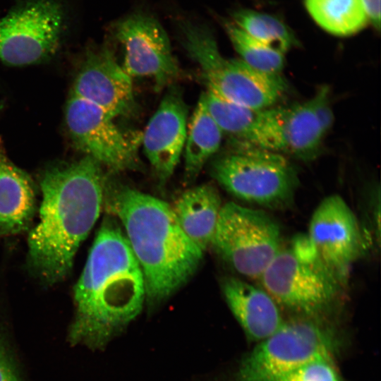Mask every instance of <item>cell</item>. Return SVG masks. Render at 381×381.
<instances>
[{"label": "cell", "mask_w": 381, "mask_h": 381, "mask_svg": "<svg viewBox=\"0 0 381 381\" xmlns=\"http://www.w3.org/2000/svg\"><path fill=\"white\" fill-rule=\"evenodd\" d=\"M260 279L279 306L312 318L330 308L341 285L306 235L296 236L289 248H282Z\"/></svg>", "instance_id": "obj_5"}, {"label": "cell", "mask_w": 381, "mask_h": 381, "mask_svg": "<svg viewBox=\"0 0 381 381\" xmlns=\"http://www.w3.org/2000/svg\"><path fill=\"white\" fill-rule=\"evenodd\" d=\"M106 179L101 164L89 156L43 174L40 222L28 237L29 262L43 281L55 283L70 271L99 217Z\"/></svg>", "instance_id": "obj_2"}, {"label": "cell", "mask_w": 381, "mask_h": 381, "mask_svg": "<svg viewBox=\"0 0 381 381\" xmlns=\"http://www.w3.org/2000/svg\"><path fill=\"white\" fill-rule=\"evenodd\" d=\"M212 164L214 179L229 193L271 209L291 204L298 186L296 171L282 155L244 143Z\"/></svg>", "instance_id": "obj_6"}, {"label": "cell", "mask_w": 381, "mask_h": 381, "mask_svg": "<svg viewBox=\"0 0 381 381\" xmlns=\"http://www.w3.org/2000/svg\"><path fill=\"white\" fill-rule=\"evenodd\" d=\"M281 381H341L332 355L318 356L291 372Z\"/></svg>", "instance_id": "obj_24"}, {"label": "cell", "mask_w": 381, "mask_h": 381, "mask_svg": "<svg viewBox=\"0 0 381 381\" xmlns=\"http://www.w3.org/2000/svg\"><path fill=\"white\" fill-rule=\"evenodd\" d=\"M225 30L241 59L262 72L279 73L284 65V54L255 40L235 23L226 22Z\"/></svg>", "instance_id": "obj_23"}, {"label": "cell", "mask_w": 381, "mask_h": 381, "mask_svg": "<svg viewBox=\"0 0 381 381\" xmlns=\"http://www.w3.org/2000/svg\"><path fill=\"white\" fill-rule=\"evenodd\" d=\"M178 25L181 42L200 68L208 90L232 102L259 111L270 108L284 93L286 84L279 73L262 72L241 59L224 57L205 25L185 19Z\"/></svg>", "instance_id": "obj_4"}, {"label": "cell", "mask_w": 381, "mask_h": 381, "mask_svg": "<svg viewBox=\"0 0 381 381\" xmlns=\"http://www.w3.org/2000/svg\"><path fill=\"white\" fill-rule=\"evenodd\" d=\"M225 301L250 341H261L284 323L279 305L264 289L236 277L223 279Z\"/></svg>", "instance_id": "obj_16"}, {"label": "cell", "mask_w": 381, "mask_h": 381, "mask_svg": "<svg viewBox=\"0 0 381 381\" xmlns=\"http://www.w3.org/2000/svg\"><path fill=\"white\" fill-rule=\"evenodd\" d=\"M71 93L104 110L114 119L135 109L131 77L107 47L89 52Z\"/></svg>", "instance_id": "obj_14"}, {"label": "cell", "mask_w": 381, "mask_h": 381, "mask_svg": "<svg viewBox=\"0 0 381 381\" xmlns=\"http://www.w3.org/2000/svg\"><path fill=\"white\" fill-rule=\"evenodd\" d=\"M187 116L181 92L171 86L144 131L145 156L162 183L171 177L180 160L187 134Z\"/></svg>", "instance_id": "obj_15"}, {"label": "cell", "mask_w": 381, "mask_h": 381, "mask_svg": "<svg viewBox=\"0 0 381 381\" xmlns=\"http://www.w3.org/2000/svg\"><path fill=\"white\" fill-rule=\"evenodd\" d=\"M0 381H20L13 359L0 339Z\"/></svg>", "instance_id": "obj_26"}, {"label": "cell", "mask_w": 381, "mask_h": 381, "mask_svg": "<svg viewBox=\"0 0 381 381\" xmlns=\"http://www.w3.org/2000/svg\"><path fill=\"white\" fill-rule=\"evenodd\" d=\"M116 40L124 51L121 66L131 77L147 76L162 90L179 75L168 35L153 17L135 13L114 26Z\"/></svg>", "instance_id": "obj_11"}, {"label": "cell", "mask_w": 381, "mask_h": 381, "mask_svg": "<svg viewBox=\"0 0 381 381\" xmlns=\"http://www.w3.org/2000/svg\"><path fill=\"white\" fill-rule=\"evenodd\" d=\"M314 21L336 36H349L363 30L368 19L360 0H304Z\"/></svg>", "instance_id": "obj_20"}, {"label": "cell", "mask_w": 381, "mask_h": 381, "mask_svg": "<svg viewBox=\"0 0 381 381\" xmlns=\"http://www.w3.org/2000/svg\"><path fill=\"white\" fill-rule=\"evenodd\" d=\"M35 210V194L30 177L13 164L0 145V235L26 229Z\"/></svg>", "instance_id": "obj_18"}, {"label": "cell", "mask_w": 381, "mask_h": 381, "mask_svg": "<svg viewBox=\"0 0 381 381\" xmlns=\"http://www.w3.org/2000/svg\"><path fill=\"white\" fill-rule=\"evenodd\" d=\"M145 281L120 225L106 218L74 291L69 341L102 350L140 314Z\"/></svg>", "instance_id": "obj_1"}, {"label": "cell", "mask_w": 381, "mask_h": 381, "mask_svg": "<svg viewBox=\"0 0 381 381\" xmlns=\"http://www.w3.org/2000/svg\"><path fill=\"white\" fill-rule=\"evenodd\" d=\"M368 22L377 30L380 27V0H360Z\"/></svg>", "instance_id": "obj_27"}, {"label": "cell", "mask_w": 381, "mask_h": 381, "mask_svg": "<svg viewBox=\"0 0 381 381\" xmlns=\"http://www.w3.org/2000/svg\"><path fill=\"white\" fill-rule=\"evenodd\" d=\"M212 246L238 273L253 279L260 278L282 248L272 218L231 202L222 207Z\"/></svg>", "instance_id": "obj_8"}, {"label": "cell", "mask_w": 381, "mask_h": 381, "mask_svg": "<svg viewBox=\"0 0 381 381\" xmlns=\"http://www.w3.org/2000/svg\"><path fill=\"white\" fill-rule=\"evenodd\" d=\"M317 319L302 316L284 322L241 361L232 381H281L304 363L332 355L335 336Z\"/></svg>", "instance_id": "obj_7"}, {"label": "cell", "mask_w": 381, "mask_h": 381, "mask_svg": "<svg viewBox=\"0 0 381 381\" xmlns=\"http://www.w3.org/2000/svg\"><path fill=\"white\" fill-rule=\"evenodd\" d=\"M324 136L310 99L261 110L247 144L310 160L318 154Z\"/></svg>", "instance_id": "obj_13"}, {"label": "cell", "mask_w": 381, "mask_h": 381, "mask_svg": "<svg viewBox=\"0 0 381 381\" xmlns=\"http://www.w3.org/2000/svg\"><path fill=\"white\" fill-rule=\"evenodd\" d=\"M64 11L55 0H28L0 19V60L12 66L37 63L57 48Z\"/></svg>", "instance_id": "obj_9"}, {"label": "cell", "mask_w": 381, "mask_h": 381, "mask_svg": "<svg viewBox=\"0 0 381 381\" xmlns=\"http://www.w3.org/2000/svg\"><path fill=\"white\" fill-rule=\"evenodd\" d=\"M222 207L219 193L210 184L185 190L171 206L183 232L203 252L212 246Z\"/></svg>", "instance_id": "obj_17"}, {"label": "cell", "mask_w": 381, "mask_h": 381, "mask_svg": "<svg viewBox=\"0 0 381 381\" xmlns=\"http://www.w3.org/2000/svg\"><path fill=\"white\" fill-rule=\"evenodd\" d=\"M222 132L209 112L203 93L193 114L184 144L185 179H196L206 162L218 150Z\"/></svg>", "instance_id": "obj_19"}, {"label": "cell", "mask_w": 381, "mask_h": 381, "mask_svg": "<svg viewBox=\"0 0 381 381\" xmlns=\"http://www.w3.org/2000/svg\"><path fill=\"white\" fill-rule=\"evenodd\" d=\"M103 206L119 220L142 270L151 308L166 301L195 273L203 251L183 232L163 200L106 179Z\"/></svg>", "instance_id": "obj_3"}, {"label": "cell", "mask_w": 381, "mask_h": 381, "mask_svg": "<svg viewBox=\"0 0 381 381\" xmlns=\"http://www.w3.org/2000/svg\"><path fill=\"white\" fill-rule=\"evenodd\" d=\"M234 23L248 35L283 54L296 42L289 28L270 14L253 10H239L234 14Z\"/></svg>", "instance_id": "obj_22"}, {"label": "cell", "mask_w": 381, "mask_h": 381, "mask_svg": "<svg viewBox=\"0 0 381 381\" xmlns=\"http://www.w3.org/2000/svg\"><path fill=\"white\" fill-rule=\"evenodd\" d=\"M308 236L322 262L341 282L364 248L358 222L338 195L326 197L317 207Z\"/></svg>", "instance_id": "obj_12"}, {"label": "cell", "mask_w": 381, "mask_h": 381, "mask_svg": "<svg viewBox=\"0 0 381 381\" xmlns=\"http://www.w3.org/2000/svg\"><path fill=\"white\" fill-rule=\"evenodd\" d=\"M66 123L76 147L112 172L140 169L136 138L128 136L114 118L97 106L71 94Z\"/></svg>", "instance_id": "obj_10"}, {"label": "cell", "mask_w": 381, "mask_h": 381, "mask_svg": "<svg viewBox=\"0 0 381 381\" xmlns=\"http://www.w3.org/2000/svg\"><path fill=\"white\" fill-rule=\"evenodd\" d=\"M207 108L221 129L234 143H248L260 111L227 100L212 91L203 92Z\"/></svg>", "instance_id": "obj_21"}, {"label": "cell", "mask_w": 381, "mask_h": 381, "mask_svg": "<svg viewBox=\"0 0 381 381\" xmlns=\"http://www.w3.org/2000/svg\"><path fill=\"white\" fill-rule=\"evenodd\" d=\"M329 90L324 85L318 90L312 98L316 118L325 135L332 126L334 114L329 103Z\"/></svg>", "instance_id": "obj_25"}]
</instances>
